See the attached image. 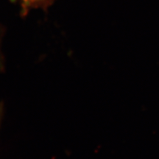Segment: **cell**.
<instances>
[{
  "label": "cell",
  "mask_w": 159,
  "mask_h": 159,
  "mask_svg": "<svg viewBox=\"0 0 159 159\" xmlns=\"http://www.w3.org/2000/svg\"><path fill=\"white\" fill-rule=\"evenodd\" d=\"M2 34L1 33H0V47H1L2 46Z\"/></svg>",
  "instance_id": "7a4b0ae2"
},
{
  "label": "cell",
  "mask_w": 159,
  "mask_h": 159,
  "mask_svg": "<svg viewBox=\"0 0 159 159\" xmlns=\"http://www.w3.org/2000/svg\"><path fill=\"white\" fill-rule=\"evenodd\" d=\"M33 1H35V0H33Z\"/></svg>",
  "instance_id": "3957f363"
},
{
  "label": "cell",
  "mask_w": 159,
  "mask_h": 159,
  "mask_svg": "<svg viewBox=\"0 0 159 159\" xmlns=\"http://www.w3.org/2000/svg\"><path fill=\"white\" fill-rule=\"evenodd\" d=\"M4 111H5V105H4V102H0V128H1L2 122Z\"/></svg>",
  "instance_id": "6da1fadb"
}]
</instances>
